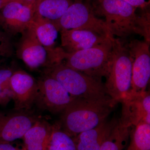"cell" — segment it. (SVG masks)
Returning <instances> with one entry per match:
<instances>
[{
	"instance_id": "obj_15",
	"label": "cell",
	"mask_w": 150,
	"mask_h": 150,
	"mask_svg": "<svg viewBox=\"0 0 150 150\" xmlns=\"http://www.w3.org/2000/svg\"><path fill=\"white\" fill-rule=\"evenodd\" d=\"M118 121L107 120L98 126L84 131L74 138L76 150H99Z\"/></svg>"
},
{
	"instance_id": "obj_18",
	"label": "cell",
	"mask_w": 150,
	"mask_h": 150,
	"mask_svg": "<svg viewBox=\"0 0 150 150\" xmlns=\"http://www.w3.org/2000/svg\"><path fill=\"white\" fill-rule=\"evenodd\" d=\"M32 26L38 41L46 48H56L59 31L55 25L43 19L33 17Z\"/></svg>"
},
{
	"instance_id": "obj_10",
	"label": "cell",
	"mask_w": 150,
	"mask_h": 150,
	"mask_svg": "<svg viewBox=\"0 0 150 150\" xmlns=\"http://www.w3.org/2000/svg\"><path fill=\"white\" fill-rule=\"evenodd\" d=\"M122 104L121 125L130 128L142 123L150 124V92H130L121 101Z\"/></svg>"
},
{
	"instance_id": "obj_21",
	"label": "cell",
	"mask_w": 150,
	"mask_h": 150,
	"mask_svg": "<svg viewBox=\"0 0 150 150\" xmlns=\"http://www.w3.org/2000/svg\"><path fill=\"white\" fill-rule=\"evenodd\" d=\"M127 150H150V124L142 123L134 127L130 133Z\"/></svg>"
},
{
	"instance_id": "obj_14",
	"label": "cell",
	"mask_w": 150,
	"mask_h": 150,
	"mask_svg": "<svg viewBox=\"0 0 150 150\" xmlns=\"http://www.w3.org/2000/svg\"><path fill=\"white\" fill-rule=\"evenodd\" d=\"M60 32L61 48L67 53H74L92 48L110 38L87 30H62Z\"/></svg>"
},
{
	"instance_id": "obj_22",
	"label": "cell",
	"mask_w": 150,
	"mask_h": 150,
	"mask_svg": "<svg viewBox=\"0 0 150 150\" xmlns=\"http://www.w3.org/2000/svg\"><path fill=\"white\" fill-rule=\"evenodd\" d=\"M14 71L8 67L0 69V105H7L13 99L11 78Z\"/></svg>"
},
{
	"instance_id": "obj_16",
	"label": "cell",
	"mask_w": 150,
	"mask_h": 150,
	"mask_svg": "<svg viewBox=\"0 0 150 150\" xmlns=\"http://www.w3.org/2000/svg\"><path fill=\"white\" fill-rule=\"evenodd\" d=\"M75 0H37L34 4V18L56 23Z\"/></svg>"
},
{
	"instance_id": "obj_2",
	"label": "cell",
	"mask_w": 150,
	"mask_h": 150,
	"mask_svg": "<svg viewBox=\"0 0 150 150\" xmlns=\"http://www.w3.org/2000/svg\"><path fill=\"white\" fill-rule=\"evenodd\" d=\"M117 103L109 96L75 98L62 112L60 126L67 134L74 137L106 121Z\"/></svg>"
},
{
	"instance_id": "obj_20",
	"label": "cell",
	"mask_w": 150,
	"mask_h": 150,
	"mask_svg": "<svg viewBox=\"0 0 150 150\" xmlns=\"http://www.w3.org/2000/svg\"><path fill=\"white\" fill-rule=\"evenodd\" d=\"M129 134V128L122 126L118 120L99 150H124Z\"/></svg>"
},
{
	"instance_id": "obj_8",
	"label": "cell",
	"mask_w": 150,
	"mask_h": 150,
	"mask_svg": "<svg viewBox=\"0 0 150 150\" xmlns=\"http://www.w3.org/2000/svg\"><path fill=\"white\" fill-rule=\"evenodd\" d=\"M37 81L38 92L35 103L49 112H62L75 98L53 78L43 75Z\"/></svg>"
},
{
	"instance_id": "obj_30",
	"label": "cell",
	"mask_w": 150,
	"mask_h": 150,
	"mask_svg": "<svg viewBox=\"0 0 150 150\" xmlns=\"http://www.w3.org/2000/svg\"><path fill=\"white\" fill-rule=\"evenodd\" d=\"M96 1H97V0H96Z\"/></svg>"
},
{
	"instance_id": "obj_7",
	"label": "cell",
	"mask_w": 150,
	"mask_h": 150,
	"mask_svg": "<svg viewBox=\"0 0 150 150\" xmlns=\"http://www.w3.org/2000/svg\"><path fill=\"white\" fill-rule=\"evenodd\" d=\"M55 25L59 32L64 30L85 29L105 37H114L110 33L105 22L96 16L93 8L81 0H75Z\"/></svg>"
},
{
	"instance_id": "obj_5",
	"label": "cell",
	"mask_w": 150,
	"mask_h": 150,
	"mask_svg": "<svg viewBox=\"0 0 150 150\" xmlns=\"http://www.w3.org/2000/svg\"><path fill=\"white\" fill-rule=\"evenodd\" d=\"M114 38L82 51L72 53L64 51L62 63L73 69L102 79L109 71Z\"/></svg>"
},
{
	"instance_id": "obj_6",
	"label": "cell",
	"mask_w": 150,
	"mask_h": 150,
	"mask_svg": "<svg viewBox=\"0 0 150 150\" xmlns=\"http://www.w3.org/2000/svg\"><path fill=\"white\" fill-rule=\"evenodd\" d=\"M21 35L17 46V56L30 69L43 70L62 62L64 51L61 47L50 49L43 46L36 37L32 24Z\"/></svg>"
},
{
	"instance_id": "obj_13",
	"label": "cell",
	"mask_w": 150,
	"mask_h": 150,
	"mask_svg": "<svg viewBox=\"0 0 150 150\" xmlns=\"http://www.w3.org/2000/svg\"><path fill=\"white\" fill-rule=\"evenodd\" d=\"M38 120L24 110L7 115L3 114L0 119V143H11L23 138Z\"/></svg>"
},
{
	"instance_id": "obj_25",
	"label": "cell",
	"mask_w": 150,
	"mask_h": 150,
	"mask_svg": "<svg viewBox=\"0 0 150 150\" xmlns=\"http://www.w3.org/2000/svg\"><path fill=\"white\" fill-rule=\"evenodd\" d=\"M0 150H25L24 148L23 149L15 147L11 143H0Z\"/></svg>"
},
{
	"instance_id": "obj_17",
	"label": "cell",
	"mask_w": 150,
	"mask_h": 150,
	"mask_svg": "<svg viewBox=\"0 0 150 150\" xmlns=\"http://www.w3.org/2000/svg\"><path fill=\"white\" fill-rule=\"evenodd\" d=\"M53 126L38 120L23 137L25 150H45L52 132Z\"/></svg>"
},
{
	"instance_id": "obj_19",
	"label": "cell",
	"mask_w": 150,
	"mask_h": 150,
	"mask_svg": "<svg viewBox=\"0 0 150 150\" xmlns=\"http://www.w3.org/2000/svg\"><path fill=\"white\" fill-rule=\"evenodd\" d=\"M45 150H76V147L74 138L65 132L60 125H56L53 126Z\"/></svg>"
},
{
	"instance_id": "obj_11",
	"label": "cell",
	"mask_w": 150,
	"mask_h": 150,
	"mask_svg": "<svg viewBox=\"0 0 150 150\" xmlns=\"http://www.w3.org/2000/svg\"><path fill=\"white\" fill-rule=\"evenodd\" d=\"M150 43L135 39L127 43L133 58L132 89L134 93L146 91L150 78Z\"/></svg>"
},
{
	"instance_id": "obj_29",
	"label": "cell",
	"mask_w": 150,
	"mask_h": 150,
	"mask_svg": "<svg viewBox=\"0 0 150 150\" xmlns=\"http://www.w3.org/2000/svg\"><path fill=\"white\" fill-rule=\"evenodd\" d=\"M3 58V57H0V58Z\"/></svg>"
},
{
	"instance_id": "obj_27",
	"label": "cell",
	"mask_w": 150,
	"mask_h": 150,
	"mask_svg": "<svg viewBox=\"0 0 150 150\" xmlns=\"http://www.w3.org/2000/svg\"><path fill=\"white\" fill-rule=\"evenodd\" d=\"M14 1H16V0H0V10L9 3Z\"/></svg>"
},
{
	"instance_id": "obj_12",
	"label": "cell",
	"mask_w": 150,
	"mask_h": 150,
	"mask_svg": "<svg viewBox=\"0 0 150 150\" xmlns=\"http://www.w3.org/2000/svg\"><path fill=\"white\" fill-rule=\"evenodd\" d=\"M11 86L15 109L18 111L30 109L37 96V80L25 71H15L11 77Z\"/></svg>"
},
{
	"instance_id": "obj_24",
	"label": "cell",
	"mask_w": 150,
	"mask_h": 150,
	"mask_svg": "<svg viewBox=\"0 0 150 150\" xmlns=\"http://www.w3.org/2000/svg\"><path fill=\"white\" fill-rule=\"evenodd\" d=\"M125 2L135 8H144L148 7L149 5V2H148L146 0H122Z\"/></svg>"
},
{
	"instance_id": "obj_26",
	"label": "cell",
	"mask_w": 150,
	"mask_h": 150,
	"mask_svg": "<svg viewBox=\"0 0 150 150\" xmlns=\"http://www.w3.org/2000/svg\"><path fill=\"white\" fill-rule=\"evenodd\" d=\"M37 0H20L24 4L29 6H33Z\"/></svg>"
},
{
	"instance_id": "obj_9",
	"label": "cell",
	"mask_w": 150,
	"mask_h": 150,
	"mask_svg": "<svg viewBox=\"0 0 150 150\" xmlns=\"http://www.w3.org/2000/svg\"><path fill=\"white\" fill-rule=\"evenodd\" d=\"M33 6L26 5L19 0L5 6L0 10V25L4 32L11 37L21 34L30 27L34 16Z\"/></svg>"
},
{
	"instance_id": "obj_28",
	"label": "cell",
	"mask_w": 150,
	"mask_h": 150,
	"mask_svg": "<svg viewBox=\"0 0 150 150\" xmlns=\"http://www.w3.org/2000/svg\"><path fill=\"white\" fill-rule=\"evenodd\" d=\"M3 115V113H0V119H1V118L2 116Z\"/></svg>"
},
{
	"instance_id": "obj_4",
	"label": "cell",
	"mask_w": 150,
	"mask_h": 150,
	"mask_svg": "<svg viewBox=\"0 0 150 150\" xmlns=\"http://www.w3.org/2000/svg\"><path fill=\"white\" fill-rule=\"evenodd\" d=\"M43 74L59 81L73 97L93 98L108 96L101 79L73 69L62 62L44 69Z\"/></svg>"
},
{
	"instance_id": "obj_3",
	"label": "cell",
	"mask_w": 150,
	"mask_h": 150,
	"mask_svg": "<svg viewBox=\"0 0 150 150\" xmlns=\"http://www.w3.org/2000/svg\"><path fill=\"white\" fill-rule=\"evenodd\" d=\"M133 63L127 42L114 38L109 71L104 84L108 94L118 103L131 91Z\"/></svg>"
},
{
	"instance_id": "obj_23",
	"label": "cell",
	"mask_w": 150,
	"mask_h": 150,
	"mask_svg": "<svg viewBox=\"0 0 150 150\" xmlns=\"http://www.w3.org/2000/svg\"><path fill=\"white\" fill-rule=\"evenodd\" d=\"M13 54V48L10 37L6 33L0 30V57L8 58Z\"/></svg>"
},
{
	"instance_id": "obj_1",
	"label": "cell",
	"mask_w": 150,
	"mask_h": 150,
	"mask_svg": "<svg viewBox=\"0 0 150 150\" xmlns=\"http://www.w3.org/2000/svg\"><path fill=\"white\" fill-rule=\"evenodd\" d=\"M95 12L105 17V23L113 37L126 41L134 34L144 37L150 43V13L144 9L141 16L136 8L122 0H97Z\"/></svg>"
}]
</instances>
